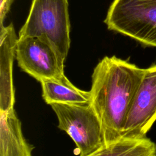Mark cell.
I'll return each mask as SVG.
<instances>
[{
  "instance_id": "obj_1",
  "label": "cell",
  "mask_w": 156,
  "mask_h": 156,
  "mask_svg": "<svg viewBox=\"0 0 156 156\" xmlns=\"http://www.w3.org/2000/svg\"><path fill=\"white\" fill-rule=\"evenodd\" d=\"M144 73V69L115 55L104 57L94 68L90 105L100 121L104 145L121 138Z\"/></svg>"
},
{
  "instance_id": "obj_11",
  "label": "cell",
  "mask_w": 156,
  "mask_h": 156,
  "mask_svg": "<svg viewBox=\"0 0 156 156\" xmlns=\"http://www.w3.org/2000/svg\"><path fill=\"white\" fill-rule=\"evenodd\" d=\"M14 0H0V29L4 27L3 22L9 13Z\"/></svg>"
},
{
  "instance_id": "obj_6",
  "label": "cell",
  "mask_w": 156,
  "mask_h": 156,
  "mask_svg": "<svg viewBox=\"0 0 156 156\" xmlns=\"http://www.w3.org/2000/svg\"><path fill=\"white\" fill-rule=\"evenodd\" d=\"M156 121V64L144 69L121 137H145Z\"/></svg>"
},
{
  "instance_id": "obj_5",
  "label": "cell",
  "mask_w": 156,
  "mask_h": 156,
  "mask_svg": "<svg viewBox=\"0 0 156 156\" xmlns=\"http://www.w3.org/2000/svg\"><path fill=\"white\" fill-rule=\"evenodd\" d=\"M15 57L20 69L38 82L65 75V58L45 34L18 38Z\"/></svg>"
},
{
  "instance_id": "obj_10",
  "label": "cell",
  "mask_w": 156,
  "mask_h": 156,
  "mask_svg": "<svg viewBox=\"0 0 156 156\" xmlns=\"http://www.w3.org/2000/svg\"><path fill=\"white\" fill-rule=\"evenodd\" d=\"M87 156H156V144L146 136L121 137Z\"/></svg>"
},
{
  "instance_id": "obj_4",
  "label": "cell",
  "mask_w": 156,
  "mask_h": 156,
  "mask_svg": "<svg viewBox=\"0 0 156 156\" xmlns=\"http://www.w3.org/2000/svg\"><path fill=\"white\" fill-rule=\"evenodd\" d=\"M50 105L57 118L58 127L73 140L79 156H87L104 145L100 121L90 104Z\"/></svg>"
},
{
  "instance_id": "obj_2",
  "label": "cell",
  "mask_w": 156,
  "mask_h": 156,
  "mask_svg": "<svg viewBox=\"0 0 156 156\" xmlns=\"http://www.w3.org/2000/svg\"><path fill=\"white\" fill-rule=\"evenodd\" d=\"M104 23L109 30L156 47V0H113Z\"/></svg>"
},
{
  "instance_id": "obj_7",
  "label": "cell",
  "mask_w": 156,
  "mask_h": 156,
  "mask_svg": "<svg viewBox=\"0 0 156 156\" xmlns=\"http://www.w3.org/2000/svg\"><path fill=\"white\" fill-rule=\"evenodd\" d=\"M18 39L12 23L0 29V112L14 108L12 71Z\"/></svg>"
},
{
  "instance_id": "obj_3",
  "label": "cell",
  "mask_w": 156,
  "mask_h": 156,
  "mask_svg": "<svg viewBox=\"0 0 156 156\" xmlns=\"http://www.w3.org/2000/svg\"><path fill=\"white\" fill-rule=\"evenodd\" d=\"M48 35L66 59L70 48L68 0H32L19 37Z\"/></svg>"
},
{
  "instance_id": "obj_9",
  "label": "cell",
  "mask_w": 156,
  "mask_h": 156,
  "mask_svg": "<svg viewBox=\"0 0 156 156\" xmlns=\"http://www.w3.org/2000/svg\"><path fill=\"white\" fill-rule=\"evenodd\" d=\"M40 82L41 86L43 99L49 105L54 103L90 104V91L82 90L76 87L65 75L60 78L43 79Z\"/></svg>"
},
{
  "instance_id": "obj_8",
  "label": "cell",
  "mask_w": 156,
  "mask_h": 156,
  "mask_svg": "<svg viewBox=\"0 0 156 156\" xmlns=\"http://www.w3.org/2000/svg\"><path fill=\"white\" fill-rule=\"evenodd\" d=\"M33 149L23 135L15 108L0 112V156H32Z\"/></svg>"
}]
</instances>
